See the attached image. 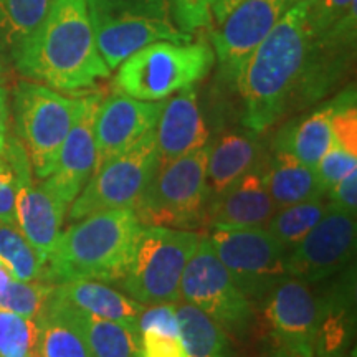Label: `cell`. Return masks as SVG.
<instances>
[{"instance_id": "6da1fadb", "label": "cell", "mask_w": 357, "mask_h": 357, "mask_svg": "<svg viewBox=\"0 0 357 357\" xmlns=\"http://www.w3.org/2000/svg\"><path fill=\"white\" fill-rule=\"evenodd\" d=\"M312 2H298L245 61L235 83L245 128L265 132L284 114L318 101L342 71L339 52L351 43L321 40L310 24Z\"/></svg>"}, {"instance_id": "7a4b0ae2", "label": "cell", "mask_w": 357, "mask_h": 357, "mask_svg": "<svg viewBox=\"0 0 357 357\" xmlns=\"http://www.w3.org/2000/svg\"><path fill=\"white\" fill-rule=\"evenodd\" d=\"M12 61L22 75L56 91H78L108 78L86 0H53Z\"/></svg>"}, {"instance_id": "3957f363", "label": "cell", "mask_w": 357, "mask_h": 357, "mask_svg": "<svg viewBox=\"0 0 357 357\" xmlns=\"http://www.w3.org/2000/svg\"><path fill=\"white\" fill-rule=\"evenodd\" d=\"M142 229L134 208H111L77 220L58 236L43 281L95 280L119 283Z\"/></svg>"}, {"instance_id": "277c9868", "label": "cell", "mask_w": 357, "mask_h": 357, "mask_svg": "<svg viewBox=\"0 0 357 357\" xmlns=\"http://www.w3.org/2000/svg\"><path fill=\"white\" fill-rule=\"evenodd\" d=\"M89 22L109 71L146 45L190 43L177 25L171 0H86Z\"/></svg>"}, {"instance_id": "5b68a950", "label": "cell", "mask_w": 357, "mask_h": 357, "mask_svg": "<svg viewBox=\"0 0 357 357\" xmlns=\"http://www.w3.org/2000/svg\"><path fill=\"white\" fill-rule=\"evenodd\" d=\"M200 234L185 229L142 225L119 287L141 305L177 303L185 265Z\"/></svg>"}, {"instance_id": "8992f818", "label": "cell", "mask_w": 357, "mask_h": 357, "mask_svg": "<svg viewBox=\"0 0 357 357\" xmlns=\"http://www.w3.org/2000/svg\"><path fill=\"white\" fill-rule=\"evenodd\" d=\"M215 55L205 43L154 42L118 66L119 93L141 101H162L194 86L212 70Z\"/></svg>"}, {"instance_id": "52a82bcc", "label": "cell", "mask_w": 357, "mask_h": 357, "mask_svg": "<svg viewBox=\"0 0 357 357\" xmlns=\"http://www.w3.org/2000/svg\"><path fill=\"white\" fill-rule=\"evenodd\" d=\"M84 98H68L45 84L22 82L13 109L19 141L38 178L52 176L66 134L84 108Z\"/></svg>"}, {"instance_id": "ba28073f", "label": "cell", "mask_w": 357, "mask_h": 357, "mask_svg": "<svg viewBox=\"0 0 357 357\" xmlns=\"http://www.w3.org/2000/svg\"><path fill=\"white\" fill-rule=\"evenodd\" d=\"M208 144L166 164L134 207L142 225L189 229L204 215L207 190Z\"/></svg>"}, {"instance_id": "9c48e42d", "label": "cell", "mask_w": 357, "mask_h": 357, "mask_svg": "<svg viewBox=\"0 0 357 357\" xmlns=\"http://www.w3.org/2000/svg\"><path fill=\"white\" fill-rule=\"evenodd\" d=\"M159 167L154 129L124 153L114 155L93 172L78 197L71 202L70 220L111 211L134 208Z\"/></svg>"}, {"instance_id": "30bf717a", "label": "cell", "mask_w": 357, "mask_h": 357, "mask_svg": "<svg viewBox=\"0 0 357 357\" xmlns=\"http://www.w3.org/2000/svg\"><path fill=\"white\" fill-rule=\"evenodd\" d=\"M181 300L197 306L236 336H243L252 324V305L218 260L207 236H200L197 248L187 261L181 281Z\"/></svg>"}, {"instance_id": "8fae6325", "label": "cell", "mask_w": 357, "mask_h": 357, "mask_svg": "<svg viewBox=\"0 0 357 357\" xmlns=\"http://www.w3.org/2000/svg\"><path fill=\"white\" fill-rule=\"evenodd\" d=\"M207 238L248 301L263 300L276 281L288 276V250L266 229H212Z\"/></svg>"}, {"instance_id": "7c38bea8", "label": "cell", "mask_w": 357, "mask_h": 357, "mask_svg": "<svg viewBox=\"0 0 357 357\" xmlns=\"http://www.w3.org/2000/svg\"><path fill=\"white\" fill-rule=\"evenodd\" d=\"M3 159L15 177L17 229L37 250L42 261L47 263L61 234L68 204L58 195L48 178L33 184L32 164L19 137H7Z\"/></svg>"}, {"instance_id": "4fadbf2b", "label": "cell", "mask_w": 357, "mask_h": 357, "mask_svg": "<svg viewBox=\"0 0 357 357\" xmlns=\"http://www.w3.org/2000/svg\"><path fill=\"white\" fill-rule=\"evenodd\" d=\"M356 234V213L329 204L328 212L310 234L287 252V275L310 284L331 278L354 255Z\"/></svg>"}, {"instance_id": "5bb4252c", "label": "cell", "mask_w": 357, "mask_h": 357, "mask_svg": "<svg viewBox=\"0 0 357 357\" xmlns=\"http://www.w3.org/2000/svg\"><path fill=\"white\" fill-rule=\"evenodd\" d=\"M263 306L278 346L303 357L314 356L321 306L310 283L284 276L268 289Z\"/></svg>"}, {"instance_id": "9a60e30c", "label": "cell", "mask_w": 357, "mask_h": 357, "mask_svg": "<svg viewBox=\"0 0 357 357\" xmlns=\"http://www.w3.org/2000/svg\"><path fill=\"white\" fill-rule=\"evenodd\" d=\"M289 7L288 0H243L218 24L212 33L213 55L227 77L235 82L248 56Z\"/></svg>"}, {"instance_id": "2e32d148", "label": "cell", "mask_w": 357, "mask_h": 357, "mask_svg": "<svg viewBox=\"0 0 357 357\" xmlns=\"http://www.w3.org/2000/svg\"><path fill=\"white\" fill-rule=\"evenodd\" d=\"M162 106V101H141L124 93L101 101L95 123V171L155 129Z\"/></svg>"}, {"instance_id": "e0dca14e", "label": "cell", "mask_w": 357, "mask_h": 357, "mask_svg": "<svg viewBox=\"0 0 357 357\" xmlns=\"http://www.w3.org/2000/svg\"><path fill=\"white\" fill-rule=\"evenodd\" d=\"M101 96L89 95L84 108L66 134L52 176L47 177L66 204H71L86 185L96 167L95 123Z\"/></svg>"}, {"instance_id": "ac0fdd59", "label": "cell", "mask_w": 357, "mask_h": 357, "mask_svg": "<svg viewBox=\"0 0 357 357\" xmlns=\"http://www.w3.org/2000/svg\"><path fill=\"white\" fill-rule=\"evenodd\" d=\"M154 132L159 164L207 146L208 129L200 111L197 89L184 88L164 102Z\"/></svg>"}, {"instance_id": "d6986e66", "label": "cell", "mask_w": 357, "mask_h": 357, "mask_svg": "<svg viewBox=\"0 0 357 357\" xmlns=\"http://www.w3.org/2000/svg\"><path fill=\"white\" fill-rule=\"evenodd\" d=\"M261 167L245 174L213 197L208 212L212 229H265L278 208L263 182Z\"/></svg>"}, {"instance_id": "ffe728a7", "label": "cell", "mask_w": 357, "mask_h": 357, "mask_svg": "<svg viewBox=\"0 0 357 357\" xmlns=\"http://www.w3.org/2000/svg\"><path fill=\"white\" fill-rule=\"evenodd\" d=\"M265 160V149H263L258 132L223 134L220 139L208 144V197L220 195L245 174L261 167Z\"/></svg>"}, {"instance_id": "44dd1931", "label": "cell", "mask_w": 357, "mask_h": 357, "mask_svg": "<svg viewBox=\"0 0 357 357\" xmlns=\"http://www.w3.org/2000/svg\"><path fill=\"white\" fill-rule=\"evenodd\" d=\"M37 357H93L79 310L60 300L53 289L35 316Z\"/></svg>"}, {"instance_id": "7402d4cb", "label": "cell", "mask_w": 357, "mask_h": 357, "mask_svg": "<svg viewBox=\"0 0 357 357\" xmlns=\"http://www.w3.org/2000/svg\"><path fill=\"white\" fill-rule=\"evenodd\" d=\"M53 294L98 318L116 321L139 331V318L144 305L132 300L102 281L75 280L53 287Z\"/></svg>"}, {"instance_id": "603a6c76", "label": "cell", "mask_w": 357, "mask_h": 357, "mask_svg": "<svg viewBox=\"0 0 357 357\" xmlns=\"http://www.w3.org/2000/svg\"><path fill=\"white\" fill-rule=\"evenodd\" d=\"M334 102L289 123L275 139V153H283L314 169L333 142L331 114Z\"/></svg>"}, {"instance_id": "cb8c5ba5", "label": "cell", "mask_w": 357, "mask_h": 357, "mask_svg": "<svg viewBox=\"0 0 357 357\" xmlns=\"http://www.w3.org/2000/svg\"><path fill=\"white\" fill-rule=\"evenodd\" d=\"M261 176L276 208L307 200H319L326 195L314 169L305 166L288 154L275 153L270 160H265Z\"/></svg>"}, {"instance_id": "d4e9b609", "label": "cell", "mask_w": 357, "mask_h": 357, "mask_svg": "<svg viewBox=\"0 0 357 357\" xmlns=\"http://www.w3.org/2000/svg\"><path fill=\"white\" fill-rule=\"evenodd\" d=\"M352 284L344 280L324 298H319L321 316L314 339L312 357H342L351 341L352 312H354Z\"/></svg>"}, {"instance_id": "484cf974", "label": "cell", "mask_w": 357, "mask_h": 357, "mask_svg": "<svg viewBox=\"0 0 357 357\" xmlns=\"http://www.w3.org/2000/svg\"><path fill=\"white\" fill-rule=\"evenodd\" d=\"M176 318L185 357H231L225 329L197 306L178 303Z\"/></svg>"}, {"instance_id": "4316f807", "label": "cell", "mask_w": 357, "mask_h": 357, "mask_svg": "<svg viewBox=\"0 0 357 357\" xmlns=\"http://www.w3.org/2000/svg\"><path fill=\"white\" fill-rule=\"evenodd\" d=\"M93 357H141V334L116 321L79 311Z\"/></svg>"}, {"instance_id": "83f0119b", "label": "cell", "mask_w": 357, "mask_h": 357, "mask_svg": "<svg viewBox=\"0 0 357 357\" xmlns=\"http://www.w3.org/2000/svg\"><path fill=\"white\" fill-rule=\"evenodd\" d=\"M53 0H0V53L13 56L47 15Z\"/></svg>"}, {"instance_id": "f1b7e54d", "label": "cell", "mask_w": 357, "mask_h": 357, "mask_svg": "<svg viewBox=\"0 0 357 357\" xmlns=\"http://www.w3.org/2000/svg\"><path fill=\"white\" fill-rule=\"evenodd\" d=\"M328 207L329 204L323 199L281 207L271 215L265 229L289 250L310 234L312 227L328 212Z\"/></svg>"}, {"instance_id": "f546056e", "label": "cell", "mask_w": 357, "mask_h": 357, "mask_svg": "<svg viewBox=\"0 0 357 357\" xmlns=\"http://www.w3.org/2000/svg\"><path fill=\"white\" fill-rule=\"evenodd\" d=\"M0 263L15 280L43 281L45 263L22 231L0 222Z\"/></svg>"}, {"instance_id": "4dcf8cb0", "label": "cell", "mask_w": 357, "mask_h": 357, "mask_svg": "<svg viewBox=\"0 0 357 357\" xmlns=\"http://www.w3.org/2000/svg\"><path fill=\"white\" fill-rule=\"evenodd\" d=\"M37 337L35 319L0 310V357H25L35 351Z\"/></svg>"}, {"instance_id": "1f68e13d", "label": "cell", "mask_w": 357, "mask_h": 357, "mask_svg": "<svg viewBox=\"0 0 357 357\" xmlns=\"http://www.w3.org/2000/svg\"><path fill=\"white\" fill-rule=\"evenodd\" d=\"M52 289V284L43 281H20L13 278L0 291V310L35 319Z\"/></svg>"}, {"instance_id": "d6a6232c", "label": "cell", "mask_w": 357, "mask_h": 357, "mask_svg": "<svg viewBox=\"0 0 357 357\" xmlns=\"http://www.w3.org/2000/svg\"><path fill=\"white\" fill-rule=\"evenodd\" d=\"M356 3V0H314L310 7V24L316 37L333 38L356 32L352 26H344V17Z\"/></svg>"}, {"instance_id": "836d02e7", "label": "cell", "mask_w": 357, "mask_h": 357, "mask_svg": "<svg viewBox=\"0 0 357 357\" xmlns=\"http://www.w3.org/2000/svg\"><path fill=\"white\" fill-rule=\"evenodd\" d=\"M331 114L333 142L349 154L357 155V109L354 88L336 98Z\"/></svg>"}, {"instance_id": "e575fe53", "label": "cell", "mask_w": 357, "mask_h": 357, "mask_svg": "<svg viewBox=\"0 0 357 357\" xmlns=\"http://www.w3.org/2000/svg\"><path fill=\"white\" fill-rule=\"evenodd\" d=\"M354 169H357V155L349 154L347 151L341 149L337 144L331 142L329 149L326 151L318 166L314 167V174L318 177L321 189L326 194L339 178H342Z\"/></svg>"}, {"instance_id": "d590c367", "label": "cell", "mask_w": 357, "mask_h": 357, "mask_svg": "<svg viewBox=\"0 0 357 357\" xmlns=\"http://www.w3.org/2000/svg\"><path fill=\"white\" fill-rule=\"evenodd\" d=\"M177 25L187 33L211 26L213 0H171Z\"/></svg>"}, {"instance_id": "8d00e7d4", "label": "cell", "mask_w": 357, "mask_h": 357, "mask_svg": "<svg viewBox=\"0 0 357 357\" xmlns=\"http://www.w3.org/2000/svg\"><path fill=\"white\" fill-rule=\"evenodd\" d=\"M141 357H185L178 334L146 329L141 331Z\"/></svg>"}, {"instance_id": "74e56055", "label": "cell", "mask_w": 357, "mask_h": 357, "mask_svg": "<svg viewBox=\"0 0 357 357\" xmlns=\"http://www.w3.org/2000/svg\"><path fill=\"white\" fill-rule=\"evenodd\" d=\"M146 329L178 334L176 318V303H159V305H144L139 318V333Z\"/></svg>"}, {"instance_id": "f35d334b", "label": "cell", "mask_w": 357, "mask_h": 357, "mask_svg": "<svg viewBox=\"0 0 357 357\" xmlns=\"http://www.w3.org/2000/svg\"><path fill=\"white\" fill-rule=\"evenodd\" d=\"M0 222L17 227L15 177L3 155H0Z\"/></svg>"}, {"instance_id": "ab89813d", "label": "cell", "mask_w": 357, "mask_h": 357, "mask_svg": "<svg viewBox=\"0 0 357 357\" xmlns=\"http://www.w3.org/2000/svg\"><path fill=\"white\" fill-rule=\"evenodd\" d=\"M329 197V204L333 207L341 208V211L356 213L357 208V169L346 174L344 177L339 178L331 189L326 192Z\"/></svg>"}, {"instance_id": "60d3db41", "label": "cell", "mask_w": 357, "mask_h": 357, "mask_svg": "<svg viewBox=\"0 0 357 357\" xmlns=\"http://www.w3.org/2000/svg\"><path fill=\"white\" fill-rule=\"evenodd\" d=\"M8 137V106H7V91L0 83V155H3Z\"/></svg>"}, {"instance_id": "b9f144b4", "label": "cell", "mask_w": 357, "mask_h": 357, "mask_svg": "<svg viewBox=\"0 0 357 357\" xmlns=\"http://www.w3.org/2000/svg\"><path fill=\"white\" fill-rule=\"evenodd\" d=\"M242 2L243 0H213L212 15L215 17L217 24H222V22L229 17V13L234 10L235 7H238Z\"/></svg>"}, {"instance_id": "7bdbcfd3", "label": "cell", "mask_w": 357, "mask_h": 357, "mask_svg": "<svg viewBox=\"0 0 357 357\" xmlns=\"http://www.w3.org/2000/svg\"><path fill=\"white\" fill-rule=\"evenodd\" d=\"M268 357H303V356H300V354H296V352H293V351H289V349H284V347L278 346Z\"/></svg>"}, {"instance_id": "ee69618b", "label": "cell", "mask_w": 357, "mask_h": 357, "mask_svg": "<svg viewBox=\"0 0 357 357\" xmlns=\"http://www.w3.org/2000/svg\"><path fill=\"white\" fill-rule=\"evenodd\" d=\"M289 3H291V6H294V3H298V2H314V0H288Z\"/></svg>"}, {"instance_id": "f6af8a7d", "label": "cell", "mask_w": 357, "mask_h": 357, "mask_svg": "<svg viewBox=\"0 0 357 357\" xmlns=\"http://www.w3.org/2000/svg\"><path fill=\"white\" fill-rule=\"evenodd\" d=\"M25 357H37V352H35V351L30 352V354H26Z\"/></svg>"}, {"instance_id": "bcb514c9", "label": "cell", "mask_w": 357, "mask_h": 357, "mask_svg": "<svg viewBox=\"0 0 357 357\" xmlns=\"http://www.w3.org/2000/svg\"><path fill=\"white\" fill-rule=\"evenodd\" d=\"M0 73H2V65H0Z\"/></svg>"}]
</instances>
